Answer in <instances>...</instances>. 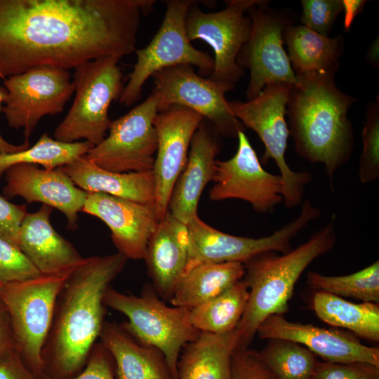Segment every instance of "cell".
<instances>
[{
    "instance_id": "1",
    "label": "cell",
    "mask_w": 379,
    "mask_h": 379,
    "mask_svg": "<svg viewBox=\"0 0 379 379\" xmlns=\"http://www.w3.org/2000/svg\"><path fill=\"white\" fill-rule=\"evenodd\" d=\"M154 0H0V78L51 66L69 70L136 49Z\"/></svg>"
},
{
    "instance_id": "2",
    "label": "cell",
    "mask_w": 379,
    "mask_h": 379,
    "mask_svg": "<svg viewBox=\"0 0 379 379\" xmlns=\"http://www.w3.org/2000/svg\"><path fill=\"white\" fill-rule=\"evenodd\" d=\"M127 260L118 252L84 258L72 272L43 350L45 375L70 379L84 369L105 323V291Z\"/></svg>"
},
{
    "instance_id": "3",
    "label": "cell",
    "mask_w": 379,
    "mask_h": 379,
    "mask_svg": "<svg viewBox=\"0 0 379 379\" xmlns=\"http://www.w3.org/2000/svg\"><path fill=\"white\" fill-rule=\"evenodd\" d=\"M334 75H296L286 105L289 135L296 152L310 163L324 166L331 191L337 172L353 152L354 134L347 112L357 101L336 86Z\"/></svg>"
},
{
    "instance_id": "4",
    "label": "cell",
    "mask_w": 379,
    "mask_h": 379,
    "mask_svg": "<svg viewBox=\"0 0 379 379\" xmlns=\"http://www.w3.org/2000/svg\"><path fill=\"white\" fill-rule=\"evenodd\" d=\"M336 215L290 251L260 254L245 262L244 279L249 289L246 310L235 328L236 349L247 348L258 328L268 317L288 311L296 282L317 258L331 251L337 241Z\"/></svg>"
},
{
    "instance_id": "5",
    "label": "cell",
    "mask_w": 379,
    "mask_h": 379,
    "mask_svg": "<svg viewBox=\"0 0 379 379\" xmlns=\"http://www.w3.org/2000/svg\"><path fill=\"white\" fill-rule=\"evenodd\" d=\"M73 270L41 274L21 282L1 283L0 300L9 314L18 352L39 379L45 375L43 350L57 301Z\"/></svg>"
},
{
    "instance_id": "6",
    "label": "cell",
    "mask_w": 379,
    "mask_h": 379,
    "mask_svg": "<svg viewBox=\"0 0 379 379\" xmlns=\"http://www.w3.org/2000/svg\"><path fill=\"white\" fill-rule=\"evenodd\" d=\"M103 300L106 306L127 317L128 321L121 326L135 340L163 353L171 373L178 379L180 352L201 333L191 323L190 309L168 306L152 285L144 286L140 296L120 293L109 286Z\"/></svg>"
},
{
    "instance_id": "7",
    "label": "cell",
    "mask_w": 379,
    "mask_h": 379,
    "mask_svg": "<svg viewBox=\"0 0 379 379\" xmlns=\"http://www.w3.org/2000/svg\"><path fill=\"white\" fill-rule=\"evenodd\" d=\"M117 57H103L74 69L75 98L66 117L54 132V139L63 142L85 140L93 147L106 137L112 121L108 116L112 101L124 90L123 73Z\"/></svg>"
},
{
    "instance_id": "8",
    "label": "cell",
    "mask_w": 379,
    "mask_h": 379,
    "mask_svg": "<svg viewBox=\"0 0 379 379\" xmlns=\"http://www.w3.org/2000/svg\"><path fill=\"white\" fill-rule=\"evenodd\" d=\"M291 86L282 82L272 83L251 100L229 101L234 116L262 140L265 146L262 162L267 164L272 159L276 163L284 182L283 201L287 208L302 204L305 189L312 180L308 171L291 169L285 157L289 136L286 105Z\"/></svg>"
},
{
    "instance_id": "9",
    "label": "cell",
    "mask_w": 379,
    "mask_h": 379,
    "mask_svg": "<svg viewBox=\"0 0 379 379\" xmlns=\"http://www.w3.org/2000/svg\"><path fill=\"white\" fill-rule=\"evenodd\" d=\"M193 0L167 1L163 21L151 41L135 49L137 60L124 88L119 102L131 106L140 97L143 85L155 72L180 65L196 66L201 76H211L214 60L206 52L196 48L186 31V18Z\"/></svg>"
},
{
    "instance_id": "10",
    "label": "cell",
    "mask_w": 379,
    "mask_h": 379,
    "mask_svg": "<svg viewBox=\"0 0 379 379\" xmlns=\"http://www.w3.org/2000/svg\"><path fill=\"white\" fill-rule=\"evenodd\" d=\"M300 205V212L295 219L270 235L260 238L222 232L196 216L187 225L188 255L185 272L202 264L234 262L244 264L263 253L290 251L291 240L321 214V209L308 199Z\"/></svg>"
},
{
    "instance_id": "11",
    "label": "cell",
    "mask_w": 379,
    "mask_h": 379,
    "mask_svg": "<svg viewBox=\"0 0 379 379\" xmlns=\"http://www.w3.org/2000/svg\"><path fill=\"white\" fill-rule=\"evenodd\" d=\"M260 0L226 1V7L207 13L194 4L186 18V31L192 41L201 39L214 52V68L208 77L226 92L233 90L244 75L237 63V55L248 40L251 20L245 13Z\"/></svg>"
},
{
    "instance_id": "12",
    "label": "cell",
    "mask_w": 379,
    "mask_h": 379,
    "mask_svg": "<svg viewBox=\"0 0 379 379\" xmlns=\"http://www.w3.org/2000/svg\"><path fill=\"white\" fill-rule=\"evenodd\" d=\"M158 104L157 95L152 91L144 102L112 121L109 134L84 157L113 172L152 171L157 149L153 121Z\"/></svg>"
},
{
    "instance_id": "13",
    "label": "cell",
    "mask_w": 379,
    "mask_h": 379,
    "mask_svg": "<svg viewBox=\"0 0 379 379\" xmlns=\"http://www.w3.org/2000/svg\"><path fill=\"white\" fill-rule=\"evenodd\" d=\"M268 1H260L248 10L251 35L237 58L238 65L250 72L247 100L256 97L267 84L293 85L297 81L283 46L284 33L290 24L284 15L268 8Z\"/></svg>"
},
{
    "instance_id": "14",
    "label": "cell",
    "mask_w": 379,
    "mask_h": 379,
    "mask_svg": "<svg viewBox=\"0 0 379 379\" xmlns=\"http://www.w3.org/2000/svg\"><path fill=\"white\" fill-rule=\"evenodd\" d=\"M8 96L1 111L8 125L29 139L40 119L61 113L74 93L69 70L41 66L5 79Z\"/></svg>"
},
{
    "instance_id": "15",
    "label": "cell",
    "mask_w": 379,
    "mask_h": 379,
    "mask_svg": "<svg viewBox=\"0 0 379 379\" xmlns=\"http://www.w3.org/2000/svg\"><path fill=\"white\" fill-rule=\"evenodd\" d=\"M152 77L153 91L159 100L158 112L180 105L206 119L225 138L237 137L239 131H244V126L232 112L226 91L209 78L198 75L192 66L167 67Z\"/></svg>"
},
{
    "instance_id": "16",
    "label": "cell",
    "mask_w": 379,
    "mask_h": 379,
    "mask_svg": "<svg viewBox=\"0 0 379 379\" xmlns=\"http://www.w3.org/2000/svg\"><path fill=\"white\" fill-rule=\"evenodd\" d=\"M237 138L234 155L227 160H216L209 198L214 201L240 199L256 212H272L283 201L284 180L279 174L264 169L244 131H239Z\"/></svg>"
},
{
    "instance_id": "17",
    "label": "cell",
    "mask_w": 379,
    "mask_h": 379,
    "mask_svg": "<svg viewBox=\"0 0 379 379\" xmlns=\"http://www.w3.org/2000/svg\"><path fill=\"white\" fill-rule=\"evenodd\" d=\"M204 119L197 112L180 105L158 112L154 119L157 149L152 171L159 221L168 212L171 194L186 164L192 139Z\"/></svg>"
},
{
    "instance_id": "18",
    "label": "cell",
    "mask_w": 379,
    "mask_h": 379,
    "mask_svg": "<svg viewBox=\"0 0 379 379\" xmlns=\"http://www.w3.org/2000/svg\"><path fill=\"white\" fill-rule=\"evenodd\" d=\"M256 333L262 339L300 344L327 362L365 363L379 367L378 348L363 345L355 335L347 332L289 321L284 314L268 317Z\"/></svg>"
},
{
    "instance_id": "19",
    "label": "cell",
    "mask_w": 379,
    "mask_h": 379,
    "mask_svg": "<svg viewBox=\"0 0 379 379\" xmlns=\"http://www.w3.org/2000/svg\"><path fill=\"white\" fill-rule=\"evenodd\" d=\"M81 211L107 225L118 253L127 259H143L149 239L159 222L154 204L96 192L88 194Z\"/></svg>"
},
{
    "instance_id": "20",
    "label": "cell",
    "mask_w": 379,
    "mask_h": 379,
    "mask_svg": "<svg viewBox=\"0 0 379 379\" xmlns=\"http://www.w3.org/2000/svg\"><path fill=\"white\" fill-rule=\"evenodd\" d=\"M4 197L23 198L28 203L40 202L62 212L68 228H77L78 214L81 211L86 192L78 187L61 167L46 169L32 164H19L4 173Z\"/></svg>"
},
{
    "instance_id": "21",
    "label": "cell",
    "mask_w": 379,
    "mask_h": 379,
    "mask_svg": "<svg viewBox=\"0 0 379 379\" xmlns=\"http://www.w3.org/2000/svg\"><path fill=\"white\" fill-rule=\"evenodd\" d=\"M219 133L204 119L193 135L186 164L172 190L168 211L187 225L197 214L205 187L213 180L215 157L221 149Z\"/></svg>"
},
{
    "instance_id": "22",
    "label": "cell",
    "mask_w": 379,
    "mask_h": 379,
    "mask_svg": "<svg viewBox=\"0 0 379 379\" xmlns=\"http://www.w3.org/2000/svg\"><path fill=\"white\" fill-rule=\"evenodd\" d=\"M188 255L187 225L168 211L150 237L143 259L158 295L170 300L184 274Z\"/></svg>"
},
{
    "instance_id": "23",
    "label": "cell",
    "mask_w": 379,
    "mask_h": 379,
    "mask_svg": "<svg viewBox=\"0 0 379 379\" xmlns=\"http://www.w3.org/2000/svg\"><path fill=\"white\" fill-rule=\"evenodd\" d=\"M51 211L42 204L36 211L27 212L19 231L18 246L41 274L72 270L84 259L52 226Z\"/></svg>"
},
{
    "instance_id": "24",
    "label": "cell",
    "mask_w": 379,
    "mask_h": 379,
    "mask_svg": "<svg viewBox=\"0 0 379 379\" xmlns=\"http://www.w3.org/2000/svg\"><path fill=\"white\" fill-rule=\"evenodd\" d=\"M74 184L87 193L101 192L144 204H154L152 171L118 173L105 170L84 155L61 167Z\"/></svg>"
},
{
    "instance_id": "25",
    "label": "cell",
    "mask_w": 379,
    "mask_h": 379,
    "mask_svg": "<svg viewBox=\"0 0 379 379\" xmlns=\"http://www.w3.org/2000/svg\"><path fill=\"white\" fill-rule=\"evenodd\" d=\"M100 338L115 362L118 379H175L159 350L140 343L121 326L105 322Z\"/></svg>"
},
{
    "instance_id": "26",
    "label": "cell",
    "mask_w": 379,
    "mask_h": 379,
    "mask_svg": "<svg viewBox=\"0 0 379 379\" xmlns=\"http://www.w3.org/2000/svg\"><path fill=\"white\" fill-rule=\"evenodd\" d=\"M236 347L234 330L220 334L201 332L180 352L178 379H230Z\"/></svg>"
},
{
    "instance_id": "27",
    "label": "cell",
    "mask_w": 379,
    "mask_h": 379,
    "mask_svg": "<svg viewBox=\"0 0 379 379\" xmlns=\"http://www.w3.org/2000/svg\"><path fill=\"white\" fill-rule=\"evenodd\" d=\"M287 54L296 75L335 74L343 51L341 36L329 37L303 25H289L284 33Z\"/></svg>"
},
{
    "instance_id": "28",
    "label": "cell",
    "mask_w": 379,
    "mask_h": 379,
    "mask_svg": "<svg viewBox=\"0 0 379 379\" xmlns=\"http://www.w3.org/2000/svg\"><path fill=\"white\" fill-rule=\"evenodd\" d=\"M241 262L202 264L187 271L169 300L173 306L192 309L217 296L244 277Z\"/></svg>"
},
{
    "instance_id": "29",
    "label": "cell",
    "mask_w": 379,
    "mask_h": 379,
    "mask_svg": "<svg viewBox=\"0 0 379 379\" xmlns=\"http://www.w3.org/2000/svg\"><path fill=\"white\" fill-rule=\"evenodd\" d=\"M312 306L324 322L348 329L360 338L379 341L378 303H353L337 295L317 291L312 297Z\"/></svg>"
},
{
    "instance_id": "30",
    "label": "cell",
    "mask_w": 379,
    "mask_h": 379,
    "mask_svg": "<svg viewBox=\"0 0 379 379\" xmlns=\"http://www.w3.org/2000/svg\"><path fill=\"white\" fill-rule=\"evenodd\" d=\"M248 298L249 289L243 278L217 296L190 309L191 323L200 332L233 331L246 310Z\"/></svg>"
},
{
    "instance_id": "31",
    "label": "cell",
    "mask_w": 379,
    "mask_h": 379,
    "mask_svg": "<svg viewBox=\"0 0 379 379\" xmlns=\"http://www.w3.org/2000/svg\"><path fill=\"white\" fill-rule=\"evenodd\" d=\"M93 147L85 140L60 142L45 133L32 147L0 155V177L11 167L19 164L40 166L46 169L62 167L86 154Z\"/></svg>"
},
{
    "instance_id": "32",
    "label": "cell",
    "mask_w": 379,
    "mask_h": 379,
    "mask_svg": "<svg viewBox=\"0 0 379 379\" xmlns=\"http://www.w3.org/2000/svg\"><path fill=\"white\" fill-rule=\"evenodd\" d=\"M259 354L275 379H312L318 364L310 350L286 340H269Z\"/></svg>"
},
{
    "instance_id": "33",
    "label": "cell",
    "mask_w": 379,
    "mask_h": 379,
    "mask_svg": "<svg viewBox=\"0 0 379 379\" xmlns=\"http://www.w3.org/2000/svg\"><path fill=\"white\" fill-rule=\"evenodd\" d=\"M307 284L319 291L338 297L352 298L362 302H379V261L343 276H327L316 272L307 275Z\"/></svg>"
},
{
    "instance_id": "34",
    "label": "cell",
    "mask_w": 379,
    "mask_h": 379,
    "mask_svg": "<svg viewBox=\"0 0 379 379\" xmlns=\"http://www.w3.org/2000/svg\"><path fill=\"white\" fill-rule=\"evenodd\" d=\"M358 178L371 184L379 178V99L368 104L362 129V151L359 159Z\"/></svg>"
},
{
    "instance_id": "35",
    "label": "cell",
    "mask_w": 379,
    "mask_h": 379,
    "mask_svg": "<svg viewBox=\"0 0 379 379\" xmlns=\"http://www.w3.org/2000/svg\"><path fill=\"white\" fill-rule=\"evenodd\" d=\"M40 275L18 246L0 236V283L21 282Z\"/></svg>"
},
{
    "instance_id": "36",
    "label": "cell",
    "mask_w": 379,
    "mask_h": 379,
    "mask_svg": "<svg viewBox=\"0 0 379 379\" xmlns=\"http://www.w3.org/2000/svg\"><path fill=\"white\" fill-rule=\"evenodd\" d=\"M301 5L303 26L327 36L343 11L342 0H302Z\"/></svg>"
},
{
    "instance_id": "37",
    "label": "cell",
    "mask_w": 379,
    "mask_h": 379,
    "mask_svg": "<svg viewBox=\"0 0 379 379\" xmlns=\"http://www.w3.org/2000/svg\"><path fill=\"white\" fill-rule=\"evenodd\" d=\"M230 379H275L259 352L236 349L232 354Z\"/></svg>"
},
{
    "instance_id": "38",
    "label": "cell",
    "mask_w": 379,
    "mask_h": 379,
    "mask_svg": "<svg viewBox=\"0 0 379 379\" xmlns=\"http://www.w3.org/2000/svg\"><path fill=\"white\" fill-rule=\"evenodd\" d=\"M312 379H379V367L365 363L318 362Z\"/></svg>"
},
{
    "instance_id": "39",
    "label": "cell",
    "mask_w": 379,
    "mask_h": 379,
    "mask_svg": "<svg viewBox=\"0 0 379 379\" xmlns=\"http://www.w3.org/2000/svg\"><path fill=\"white\" fill-rule=\"evenodd\" d=\"M112 357L100 343L93 346L84 369L70 379H114ZM41 379H54L44 375Z\"/></svg>"
},
{
    "instance_id": "40",
    "label": "cell",
    "mask_w": 379,
    "mask_h": 379,
    "mask_svg": "<svg viewBox=\"0 0 379 379\" xmlns=\"http://www.w3.org/2000/svg\"><path fill=\"white\" fill-rule=\"evenodd\" d=\"M27 213L25 205L15 204L0 194V236L18 246L20 225Z\"/></svg>"
},
{
    "instance_id": "41",
    "label": "cell",
    "mask_w": 379,
    "mask_h": 379,
    "mask_svg": "<svg viewBox=\"0 0 379 379\" xmlns=\"http://www.w3.org/2000/svg\"><path fill=\"white\" fill-rule=\"evenodd\" d=\"M18 352L8 312L0 300V361Z\"/></svg>"
},
{
    "instance_id": "42",
    "label": "cell",
    "mask_w": 379,
    "mask_h": 379,
    "mask_svg": "<svg viewBox=\"0 0 379 379\" xmlns=\"http://www.w3.org/2000/svg\"><path fill=\"white\" fill-rule=\"evenodd\" d=\"M0 379H39L25 365L19 353L0 361Z\"/></svg>"
},
{
    "instance_id": "43",
    "label": "cell",
    "mask_w": 379,
    "mask_h": 379,
    "mask_svg": "<svg viewBox=\"0 0 379 379\" xmlns=\"http://www.w3.org/2000/svg\"><path fill=\"white\" fill-rule=\"evenodd\" d=\"M366 1L364 0H342L344 11V29L347 32L357 17L363 10Z\"/></svg>"
},
{
    "instance_id": "44",
    "label": "cell",
    "mask_w": 379,
    "mask_h": 379,
    "mask_svg": "<svg viewBox=\"0 0 379 379\" xmlns=\"http://www.w3.org/2000/svg\"><path fill=\"white\" fill-rule=\"evenodd\" d=\"M7 96L8 93L6 88L4 86H0V111H1L2 109L1 104L5 103ZM29 147L30 144L27 139H25L22 144L15 145L6 141L0 135V155L17 152Z\"/></svg>"
},
{
    "instance_id": "45",
    "label": "cell",
    "mask_w": 379,
    "mask_h": 379,
    "mask_svg": "<svg viewBox=\"0 0 379 379\" xmlns=\"http://www.w3.org/2000/svg\"><path fill=\"white\" fill-rule=\"evenodd\" d=\"M366 60L374 68H378L379 65V41L378 37L373 41L368 48Z\"/></svg>"
},
{
    "instance_id": "46",
    "label": "cell",
    "mask_w": 379,
    "mask_h": 379,
    "mask_svg": "<svg viewBox=\"0 0 379 379\" xmlns=\"http://www.w3.org/2000/svg\"><path fill=\"white\" fill-rule=\"evenodd\" d=\"M0 288H1V283H0Z\"/></svg>"
}]
</instances>
